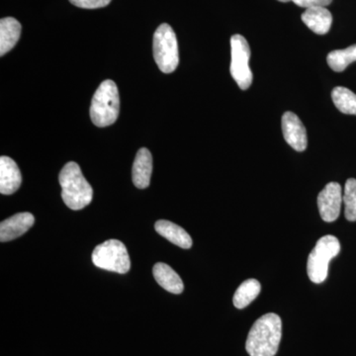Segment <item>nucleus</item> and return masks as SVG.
<instances>
[{"mask_svg": "<svg viewBox=\"0 0 356 356\" xmlns=\"http://www.w3.org/2000/svg\"><path fill=\"white\" fill-rule=\"evenodd\" d=\"M21 35V24L15 18H2L0 21V56L13 50Z\"/></svg>", "mask_w": 356, "mask_h": 356, "instance_id": "obj_16", "label": "nucleus"}, {"mask_svg": "<svg viewBox=\"0 0 356 356\" xmlns=\"http://www.w3.org/2000/svg\"><path fill=\"white\" fill-rule=\"evenodd\" d=\"M332 98L341 113L356 115V95L350 89L337 86L332 90Z\"/></svg>", "mask_w": 356, "mask_h": 356, "instance_id": "obj_19", "label": "nucleus"}, {"mask_svg": "<svg viewBox=\"0 0 356 356\" xmlns=\"http://www.w3.org/2000/svg\"><path fill=\"white\" fill-rule=\"evenodd\" d=\"M343 202V189L337 182H330L318 196V208L325 222L336 221Z\"/></svg>", "mask_w": 356, "mask_h": 356, "instance_id": "obj_8", "label": "nucleus"}, {"mask_svg": "<svg viewBox=\"0 0 356 356\" xmlns=\"http://www.w3.org/2000/svg\"><path fill=\"white\" fill-rule=\"evenodd\" d=\"M154 280L166 291L172 294H181L184 289V282L177 273L168 264L158 262L154 266Z\"/></svg>", "mask_w": 356, "mask_h": 356, "instance_id": "obj_14", "label": "nucleus"}, {"mask_svg": "<svg viewBox=\"0 0 356 356\" xmlns=\"http://www.w3.org/2000/svg\"><path fill=\"white\" fill-rule=\"evenodd\" d=\"M341 252V243L334 236H323L316 243L307 262V273L312 282H324L329 273V264Z\"/></svg>", "mask_w": 356, "mask_h": 356, "instance_id": "obj_4", "label": "nucleus"}, {"mask_svg": "<svg viewBox=\"0 0 356 356\" xmlns=\"http://www.w3.org/2000/svg\"><path fill=\"white\" fill-rule=\"evenodd\" d=\"M58 180L62 186L63 200L70 209H83L92 201V187L76 163H67L60 170Z\"/></svg>", "mask_w": 356, "mask_h": 356, "instance_id": "obj_2", "label": "nucleus"}, {"mask_svg": "<svg viewBox=\"0 0 356 356\" xmlns=\"http://www.w3.org/2000/svg\"><path fill=\"white\" fill-rule=\"evenodd\" d=\"M261 285L257 280L243 281L236 290L233 303L236 309H243L250 305L261 293Z\"/></svg>", "mask_w": 356, "mask_h": 356, "instance_id": "obj_17", "label": "nucleus"}, {"mask_svg": "<svg viewBox=\"0 0 356 356\" xmlns=\"http://www.w3.org/2000/svg\"><path fill=\"white\" fill-rule=\"evenodd\" d=\"M344 215L350 222L356 221V179L350 178L346 182L343 192Z\"/></svg>", "mask_w": 356, "mask_h": 356, "instance_id": "obj_20", "label": "nucleus"}, {"mask_svg": "<svg viewBox=\"0 0 356 356\" xmlns=\"http://www.w3.org/2000/svg\"><path fill=\"white\" fill-rule=\"evenodd\" d=\"M92 262L98 268L125 274L131 268L127 248L118 240H109L98 245L92 254Z\"/></svg>", "mask_w": 356, "mask_h": 356, "instance_id": "obj_6", "label": "nucleus"}, {"mask_svg": "<svg viewBox=\"0 0 356 356\" xmlns=\"http://www.w3.org/2000/svg\"><path fill=\"white\" fill-rule=\"evenodd\" d=\"M282 337V322L274 313L266 314L252 325L245 350L250 356H274Z\"/></svg>", "mask_w": 356, "mask_h": 356, "instance_id": "obj_1", "label": "nucleus"}, {"mask_svg": "<svg viewBox=\"0 0 356 356\" xmlns=\"http://www.w3.org/2000/svg\"><path fill=\"white\" fill-rule=\"evenodd\" d=\"M154 229L159 235L179 248H191L192 247L191 236L184 228L175 222L166 221V220H159L154 225Z\"/></svg>", "mask_w": 356, "mask_h": 356, "instance_id": "obj_15", "label": "nucleus"}, {"mask_svg": "<svg viewBox=\"0 0 356 356\" xmlns=\"http://www.w3.org/2000/svg\"><path fill=\"white\" fill-rule=\"evenodd\" d=\"M34 222L35 218L29 212L18 213L4 220L0 224V241L4 243L19 238L31 228Z\"/></svg>", "mask_w": 356, "mask_h": 356, "instance_id": "obj_10", "label": "nucleus"}, {"mask_svg": "<svg viewBox=\"0 0 356 356\" xmlns=\"http://www.w3.org/2000/svg\"><path fill=\"white\" fill-rule=\"evenodd\" d=\"M153 172V158L149 149L142 147L136 154L134 161L132 177L135 186L139 189L149 187Z\"/></svg>", "mask_w": 356, "mask_h": 356, "instance_id": "obj_12", "label": "nucleus"}, {"mask_svg": "<svg viewBox=\"0 0 356 356\" xmlns=\"http://www.w3.org/2000/svg\"><path fill=\"white\" fill-rule=\"evenodd\" d=\"M120 111L118 88L107 79L100 84L93 95L90 106L91 121L97 127H107L117 121Z\"/></svg>", "mask_w": 356, "mask_h": 356, "instance_id": "obj_3", "label": "nucleus"}, {"mask_svg": "<svg viewBox=\"0 0 356 356\" xmlns=\"http://www.w3.org/2000/svg\"><path fill=\"white\" fill-rule=\"evenodd\" d=\"M232 62L229 72L241 89L245 90L252 86V72L250 67V48L242 35L231 38Z\"/></svg>", "mask_w": 356, "mask_h": 356, "instance_id": "obj_7", "label": "nucleus"}, {"mask_svg": "<svg viewBox=\"0 0 356 356\" xmlns=\"http://www.w3.org/2000/svg\"><path fill=\"white\" fill-rule=\"evenodd\" d=\"M304 24L318 35H325L331 29L332 13L325 6H314L307 8L302 14Z\"/></svg>", "mask_w": 356, "mask_h": 356, "instance_id": "obj_13", "label": "nucleus"}, {"mask_svg": "<svg viewBox=\"0 0 356 356\" xmlns=\"http://www.w3.org/2000/svg\"><path fill=\"white\" fill-rule=\"evenodd\" d=\"M70 3L84 9L102 8L108 6L111 0H70Z\"/></svg>", "mask_w": 356, "mask_h": 356, "instance_id": "obj_21", "label": "nucleus"}, {"mask_svg": "<svg viewBox=\"0 0 356 356\" xmlns=\"http://www.w3.org/2000/svg\"><path fill=\"white\" fill-rule=\"evenodd\" d=\"M282 132L287 144L295 151L304 152L308 146L305 126L296 114L286 112L282 117Z\"/></svg>", "mask_w": 356, "mask_h": 356, "instance_id": "obj_9", "label": "nucleus"}, {"mask_svg": "<svg viewBox=\"0 0 356 356\" xmlns=\"http://www.w3.org/2000/svg\"><path fill=\"white\" fill-rule=\"evenodd\" d=\"M281 2H294L296 6L303 8H310L314 6H327L332 3V0H278Z\"/></svg>", "mask_w": 356, "mask_h": 356, "instance_id": "obj_22", "label": "nucleus"}, {"mask_svg": "<svg viewBox=\"0 0 356 356\" xmlns=\"http://www.w3.org/2000/svg\"><path fill=\"white\" fill-rule=\"evenodd\" d=\"M22 177L17 163L8 156L0 158V192L3 195H11L18 191Z\"/></svg>", "mask_w": 356, "mask_h": 356, "instance_id": "obj_11", "label": "nucleus"}, {"mask_svg": "<svg viewBox=\"0 0 356 356\" xmlns=\"http://www.w3.org/2000/svg\"><path fill=\"white\" fill-rule=\"evenodd\" d=\"M154 58L159 69L165 74L175 72L179 64L177 35L166 23L159 25L154 32Z\"/></svg>", "mask_w": 356, "mask_h": 356, "instance_id": "obj_5", "label": "nucleus"}, {"mask_svg": "<svg viewBox=\"0 0 356 356\" xmlns=\"http://www.w3.org/2000/svg\"><path fill=\"white\" fill-rule=\"evenodd\" d=\"M327 65L337 72H343L353 63L356 62V44L344 50L332 51L327 55Z\"/></svg>", "mask_w": 356, "mask_h": 356, "instance_id": "obj_18", "label": "nucleus"}]
</instances>
